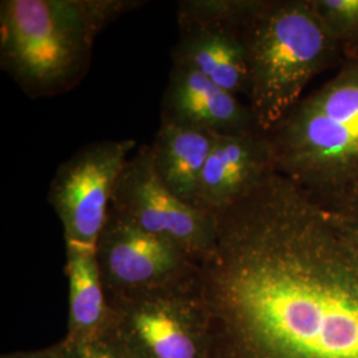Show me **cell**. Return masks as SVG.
Masks as SVG:
<instances>
[{
  "instance_id": "15",
  "label": "cell",
  "mask_w": 358,
  "mask_h": 358,
  "mask_svg": "<svg viewBox=\"0 0 358 358\" xmlns=\"http://www.w3.org/2000/svg\"><path fill=\"white\" fill-rule=\"evenodd\" d=\"M64 341L69 358H128L109 329L90 341L71 343L65 338Z\"/></svg>"
},
{
  "instance_id": "17",
  "label": "cell",
  "mask_w": 358,
  "mask_h": 358,
  "mask_svg": "<svg viewBox=\"0 0 358 358\" xmlns=\"http://www.w3.org/2000/svg\"><path fill=\"white\" fill-rule=\"evenodd\" d=\"M337 215L345 222L346 227L349 229L358 244V194L355 196V199Z\"/></svg>"
},
{
  "instance_id": "10",
  "label": "cell",
  "mask_w": 358,
  "mask_h": 358,
  "mask_svg": "<svg viewBox=\"0 0 358 358\" xmlns=\"http://www.w3.org/2000/svg\"><path fill=\"white\" fill-rule=\"evenodd\" d=\"M273 171L267 133L217 134L199 180L196 207L219 213L239 202Z\"/></svg>"
},
{
  "instance_id": "1",
  "label": "cell",
  "mask_w": 358,
  "mask_h": 358,
  "mask_svg": "<svg viewBox=\"0 0 358 358\" xmlns=\"http://www.w3.org/2000/svg\"><path fill=\"white\" fill-rule=\"evenodd\" d=\"M198 288L214 358H358V244L273 171L215 213Z\"/></svg>"
},
{
  "instance_id": "4",
  "label": "cell",
  "mask_w": 358,
  "mask_h": 358,
  "mask_svg": "<svg viewBox=\"0 0 358 358\" xmlns=\"http://www.w3.org/2000/svg\"><path fill=\"white\" fill-rule=\"evenodd\" d=\"M243 38L250 71L247 103L264 133L304 97L313 77L345 62L312 0H250Z\"/></svg>"
},
{
  "instance_id": "5",
  "label": "cell",
  "mask_w": 358,
  "mask_h": 358,
  "mask_svg": "<svg viewBox=\"0 0 358 358\" xmlns=\"http://www.w3.org/2000/svg\"><path fill=\"white\" fill-rule=\"evenodd\" d=\"M108 303V329L127 357L214 358L210 317L196 276L169 287L117 296Z\"/></svg>"
},
{
  "instance_id": "11",
  "label": "cell",
  "mask_w": 358,
  "mask_h": 358,
  "mask_svg": "<svg viewBox=\"0 0 358 358\" xmlns=\"http://www.w3.org/2000/svg\"><path fill=\"white\" fill-rule=\"evenodd\" d=\"M161 121L215 134L260 130L250 105L187 65L173 64Z\"/></svg>"
},
{
  "instance_id": "9",
  "label": "cell",
  "mask_w": 358,
  "mask_h": 358,
  "mask_svg": "<svg viewBox=\"0 0 358 358\" xmlns=\"http://www.w3.org/2000/svg\"><path fill=\"white\" fill-rule=\"evenodd\" d=\"M96 257L108 300L190 280L199 268V262L183 247L142 230L110 208Z\"/></svg>"
},
{
  "instance_id": "7",
  "label": "cell",
  "mask_w": 358,
  "mask_h": 358,
  "mask_svg": "<svg viewBox=\"0 0 358 358\" xmlns=\"http://www.w3.org/2000/svg\"><path fill=\"white\" fill-rule=\"evenodd\" d=\"M136 148V140L90 142L57 167L47 201L63 224L65 243L96 245L115 182Z\"/></svg>"
},
{
  "instance_id": "13",
  "label": "cell",
  "mask_w": 358,
  "mask_h": 358,
  "mask_svg": "<svg viewBox=\"0 0 358 358\" xmlns=\"http://www.w3.org/2000/svg\"><path fill=\"white\" fill-rule=\"evenodd\" d=\"M65 273L69 282L68 333L65 340L83 343L108 331L110 307L96 257V245L65 243Z\"/></svg>"
},
{
  "instance_id": "8",
  "label": "cell",
  "mask_w": 358,
  "mask_h": 358,
  "mask_svg": "<svg viewBox=\"0 0 358 358\" xmlns=\"http://www.w3.org/2000/svg\"><path fill=\"white\" fill-rule=\"evenodd\" d=\"M250 0H185L173 64L187 65L238 97L250 93L243 19Z\"/></svg>"
},
{
  "instance_id": "3",
  "label": "cell",
  "mask_w": 358,
  "mask_h": 358,
  "mask_svg": "<svg viewBox=\"0 0 358 358\" xmlns=\"http://www.w3.org/2000/svg\"><path fill=\"white\" fill-rule=\"evenodd\" d=\"M142 0H3L0 66L32 99L73 90L96 38Z\"/></svg>"
},
{
  "instance_id": "2",
  "label": "cell",
  "mask_w": 358,
  "mask_h": 358,
  "mask_svg": "<svg viewBox=\"0 0 358 358\" xmlns=\"http://www.w3.org/2000/svg\"><path fill=\"white\" fill-rule=\"evenodd\" d=\"M275 171L333 213L358 194V53L267 131Z\"/></svg>"
},
{
  "instance_id": "12",
  "label": "cell",
  "mask_w": 358,
  "mask_h": 358,
  "mask_svg": "<svg viewBox=\"0 0 358 358\" xmlns=\"http://www.w3.org/2000/svg\"><path fill=\"white\" fill-rule=\"evenodd\" d=\"M217 134L161 121L152 148L158 178L179 199L196 207V192Z\"/></svg>"
},
{
  "instance_id": "14",
  "label": "cell",
  "mask_w": 358,
  "mask_h": 358,
  "mask_svg": "<svg viewBox=\"0 0 358 358\" xmlns=\"http://www.w3.org/2000/svg\"><path fill=\"white\" fill-rule=\"evenodd\" d=\"M329 36L345 53H358V0H312Z\"/></svg>"
},
{
  "instance_id": "16",
  "label": "cell",
  "mask_w": 358,
  "mask_h": 358,
  "mask_svg": "<svg viewBox=\"0 0 358 358\" xmlns=\"http://www.w3.org/2000/svg\"><path fill=\"white\" fill-rule=\"evenodd\" d=\"M1 358H69V355H68V346L63 338L60 343L48 348H43L38 350H29V352L8 353V355H3Z\"/></svg>"
},
{
  "instance_id": "6",
  "label": "cell",
  "mask_w": 358,
  "mask_h": 358,
  "mask_svg": "<svg viewBox=\"0 0 358 358\" xmlns=\"http://www.w3.org/2000/svg\"><path fill=\"white\" fill-rule=\"evenodd\" d=\"M109 208L142 230L176 242L198 262L215 245V214L183 202L167 189L155 173L150 145L138 146L130 155Z\"/></svg>"
}]
</instances>
